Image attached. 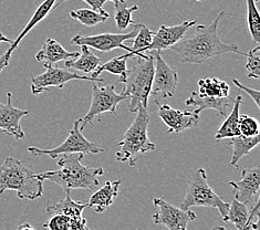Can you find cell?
Returning a JSON list of instances; mask_svg holds the SVG:
<instances>
[{"label": "cell", "mask_w": 260, "mask_h": 230, "mask_svg": "<svg viewBox=\"0 0 260 230\" xmlns=\"http://www.w3.org/2000/svg\"><path fill=\"white\" fill-rule=\"evenodd\" d=\"M197 92L202 95L210 97H226L229 96L231 88L229 85L218 78H204L197 82Z\"/></svg>", "instance_id": "cell-27"}, {"label": "cell", "mask_w": 260, "mask_h": 230, "mask_svg": "<svg viewBox=\"0 0 260 230\" xmlns=\"http://www.w3.org/2000/svg\"><path fill=\"white\" fill-rule=\"evenodd\" d=\"M126 63H127V59L119 55V57H115L113 59L109 60L108 62H105V63H102L93 73H92L91 77L98 78L100 77V74L102 72L105 71L119 77L120 78L119 81L122 83L126 77V72H127Z\"/></svg>", "instance_id": "cell-31"}, {"label": "cell", "mask_w": 260, "mask_h": 230, "mask_svg": "<svg viewBox=\"0 0 260 230\" xmlns=\"http://www.w3.org/2000/svg\"><path fill=\"white\" fill-rule=\"evenodd\" d=\"M190 207L216 208L222 218L228 213L229 204L222 201L210 187L207 182V174L204 169L195 171L188 180V187L181 204V208L189 209Z\"/></svg>", "instance_id": "cell-6"}, {"label": "cell", "mask_w": 260, "mask_h": 230, "mask_svg": "<svg viewBox=\"0 0 260 230\" xmlns=\"http://www.w3.org/2000/svg\"><path fill=\"white\" fill-rule=\"evenodd\" d=\"M154 57V76L152 88L150 92V96L153 97L154 102L159 104L164 100H169L172 96H174L176 88L178 74L175 69L166 63V61L163 59L162 54L159 51H151Z\"/></svg>", "instance_id": "cell-8"}, {"label": "cell", "mask_w": 260, "mask_h": 230, "mask_svg": "<svg viewBox=\"0 0 260 230\" xmlns=\"http://www.w3.org/2000/svg\"><path fill=\"white\" fill-rule=\"evenodd\" d=\"M43 227L50 230H89L86 226V219H76L66 215H52Z\"/></svg>", "instance_id": "cell-28"}, {"label": "cell", "mask_w": 260, "mask_h": 230, "mask_svg": "<svg viewBox=\"0 0 260 230\" xmlns=\"http://www.w3.org/2000/svg\"><path fill=\"white\" fill-rule=\"evenodd\" d=\"M157 114L165 125L169 127L167 133H181L185 129L195 128L200 124V115L194 112L176 110L169 104H157Z\"/></svg>", "instance_id": "cell-14"}, {"label": "cell", "mask_w": 260, "mask_h": 230, "mask_svg": "<svg viewBox=\"0 0 260 230\" xmlns=\"http://www.w3.org/2000/svg\"><path fill=\"white\" fill-rule=\"evenodd\" d=\"M239 132L244 136H255L259 134V122L249 115H239Z\"/></svg>", "instance_id": "cell-34"}, {"label": "cell", "mask_w": 260, "mask_h": 230, "mask_svg": "<svg viewBox=\"0 0 260 230\" xmlns=\"http://www.w3.org/2000/svg\"><path fill=\"white\" fill-rule=\"evenodd\" d=\"M255 2H259V0H255Z\"/></svg>", "instance_id": "cell-40"}, {"label": "cell", "mask_w": 260, "mask_h": 230, "mask_svg": "<svg viewBox=\"0 0 260 230\" xmlns=\"http://www.w3.org/2000/svg\"><path fill=\"white\" fill-rule=\"evenodd\" d=\"M70 17L74 20H78L85 27H94L98 23H102L110 18L109 12H98L93 9L82 8L70 11Z\"/></svg>", "instance_id": "cell-30"}, {"label": "cell", "mask_w": 260, "mask_h": 230, "mask_svg": "<svg viewBox=\"0 0 260 230\" xmlns=\"http://www.w3.org/2000/svg\"><path fill=\"white\" fill-rule=\"evenodd\" d=\"M15 190L21 200L35 201L43 194V180L23 161L7 157L0 165V195Z\"/></svg>", "instance_id": "cell-3"}, {"label": "cell", "mask_w": 260, "mask_h": 230, "mask_svg": "<svg viewBox=\"0 0 260 230\" xmlns=\"http://www.w3.org/2000/svg\"><path fill=\"white\" fill-rule=\"evenodd\" d=\"M114 85L101 86L96 83H92V100L88 113L82 119V126L86 124L93 123L94 117L100 116L103 113L116 114L117 105L120 102L126 100L124 94H117L114 90Z\"/></svg>", "instance_id": "cell-10"}, {"label": "cell", "mask_w": 260, "mask_h": 230, "mask_svg": "<svg viewBox=\"0 0 260 230\" xmlns=\"http://www.w3.org/2000/svg\"><path fill=\"white\" fill-rule=\"evenodd\" d=\"M11 97V92H7V102L0 103V130L5 134L14 136L16 140H22L24 132L20 121L23 116L30 113V111L15 108L12 105Z\"/></svg>", "instance_id": "cell-16"}, {"label": "cell", "mask_w": 260, "mask_h": 230, "mask_svg": "<svg viewBox=\"0 0 260 230\" xmlns=\"http://www.w3.org/2000/svg\"><path fill=\"white\" fill-rule=\"evenodd\" d=\"M153 205L155 208L152 215L154 223L163 225L170 230H185L189 221L197 218L194 211L176 207L163 198H154Z\"/></svg>", "instance_id": "cell-11"}, {"label": "cell", "mask_w": 260, "mask_h": 230, "mask_svg": "<svg viewBox=\"0 0 260 230\" xmlns=\"http://www.w3.org/2000/svg\"><path fill=\"white\" fill-rule=\"evenodd\" d=\"M196 23V20H190L184 21L182 23L176 24V26L171 27L162 24L156 32H154L152 42L151 45L147 47L146 53H150L154 50L162 52L163 50H166V49H170L172 46H174L176 42L183 39L185 34H186L191 27H194Z\"/></svg>", "instance_id": "cell-15"}, {"label": "cell", "mask_w": 260, "mask_h": 230, "mask_svg": "<svg viewBox=\"0 0 260 230\" xmlns=\"http://www.w3.org/2000/svg\"><path fill=\"white\" fill-rule=\"evenodd\" d=\"M114 4V20L119 31H124L128 28L129 24H133L132 14L139 9L138 5H133L132 7H128L126 0H111Z\"/></svg>", "instance_id": "cell-29"}, {"label": "cell", "mask_w": 260, "mask_h": 230, "mask_svg": "<svg viewBox=\"0 0 260 230\" xmlns=\"http://www.w3.org/2000/svg\"><path fill=\"white\" fill-rule=\"evenodd\" d=\"M12 41H14V40L7 38V37H6L3 32H0V45H2V43H4V42L5 43H9V45H11Z\"/></svg>", "instance_id": "cell-37"}, {"label": "cell", "mask_w": 260, "mask_h": 230, "mask_svg": "<svg viewBox=\"0 0 260 230\" xmlns=\"http://www.w3.org/2000/svg\"><path fill=\"white\" fill-rule=\"evenodd\" d=\"M247 63L246 70L248 71V78L251 79H260V45H256L249 52L246 54Z\"/></svg>", "instance_id": "cell-33"}, {"label": "cell", "mask_w": 260, "mask_h": 230, "mask_svg": "<svg viewBox=\"0 0 260 230\" xmlns=\"http://www.w3.org/2000/svg\"><path fill=\"white\" fill-rule=\"evenodd\" d=\"M235 98L229 96L226 97H210L202 95L197 91L191 92L190 96L185 101L186 107L194 109V113L200 115L204 110H214L222 119H225L229 111L232 110Z\"/></svg>", "instance_id": "cell-18"}, {"label": "cell", "mask_w": 260, "mask_h": 230, "mask_svg": "<svg viewBox=\"0 0 260 230\" xmlns=\"http://www.w3.org/2000/svg\"><path fill=\"white\" fill-rule=\"evenodd\" d=\"M150 125V113L147 108L140 105L136 111V116L127 128L123 139L117 143V147L120 151L115 153V159L121 163H128L133 167L136 165V160L141 156L148 152L155 150L156 145L148 139L147 130Z\"/></svg>", "instance_id": "cell-4"}, {"label": "cell", "mask_w": 260, "mask_h": 230, "mask_svg": "<svg viewBox=\"0 0 260 230\" xmlns=\"http://www.w3.org/2000/svg\"><path fill=\"white\" fill-rule=\"evenodd\" d=\"M55 3H57V0H45V2H43L39 7L36 9L35 14L32 15L31 18H30V20L26 24V27L23 28V30L19 34V36L17 37L16 40L12 41L10 47L8 48V50L6 51L3 55H0V73H2V71L5 69V68H7L9 65L11 54L18 48V46L20 45L21 40L37 26V24H38L40 21H42L49 14H50L51 10L54 8Z\"/></svg>", "instance_id": "cell-17"}, {"label": "cell", "mask_w": 260, "mask_h": 230, "mask_svg": "<svg viewBox=\"0 0 260 230\" xmlns=\"http://www.w3.org/2000/svg\"><path fill=\"white\" fill-rule=\"evenodd\" d=\"M83 128L84 127L82 126V119H79L73 123V126L70 130L69 136H68L67 140L62 144H60L59 146L54 148H51V150H42V148L39 147L30 146L28 147L27 151L30 154L35 155V156L45 155V156H49L53 159H55L59 155L62 154H98L104 152L103 147L94 144V143H92L84 138V135L82 133Z\"/></svg>", "instance_id": "cell-7"}, {"label": "cell", "mask_w": 260, "mask_h": 230, "mask_svg": "<svg viewBox=\"0 0 260 230\" xmlns=\"http://www.w3.org/2000/svg\"><path fill=\"white\" fill-rule=\"evenodd\" d=\"M46 71L40 76H31V93L34 95H39L42 92L51 90L50 88L63 89L64 85L72 80L91 81V82H104V79L80 76L76 72L68 71L62 68L54 65H45Z\"/></svg>", "instance_id": "cell-9"}, {"label": "cell", "mask_w": 260, "mask_h": 230, "mask_svg": "<svg viewBox=\"0 0 260 230\" xmlns=\"http://www.w3.org/2000/svg\"><path fill=\"white\" fill-rule=\"evenodd\" d=\"M233 83H234L235 85H237L240 90H244V91L247 93V94H248V95L252 98L253 102H255V104H256V107H257L258 109H260V104H259V91H258V90H252V89L248 88V86L241 84L237 79H233Z\"/></svg>", "instance_id": "cell-36"}, {"label": "cell", "mask_w": 260, "mask_h": 230, "mask_svg": "<svg viewBox=\"0 0 260 230\" xmlns=\"http://www.w3.org/2000/svg\"><path fill=\"white\" fill-rule=\"evenodd\" d=\"M85 207H88L86 203L74 202L71 200L70 194H67L64 200L53 205H49L46 211L48 215H66L68 217H71V218L82 219V213Z\"/></svg>", "instance_id": "cell-26"}, {"label": "cell", "mask_w": 260, "mask_h": 230, "mask_svg": "<svg viewBox=\"0 0 260 230\" xmlns=\"http://www.w3.org/2000/svg\"><path fill=\"white\" fill-rule=\"evenodd\" d=\"M80 47H81V52H80L76 60L71 59L64 61L66 68H72V69L81 71L83 73H93L102 64V59L92 52L90 50V47L85 45Z\"/></svg>", "instance_id": "cell-24"}, {"label": "cell", "mask_w": 260, "mask_h": 230, "mask_svg": "<svg viewBox=\"0 0 260 230\" xmlns=\"http://www.w3.org/2000/svg\"><path fill=\"white\" fill-rule=\"evenodd\" d=\"M79 54L80 52L77 51H67L57 40L48 38L45 43H43V46L38 51V53L36 54V60L38 62H42L43 67L54 65L60 61L76 59Z\"/></svg>", "instance_id": "cell-20"}, {"label": "cell", "mask_w": 260, "mask_h": 230, "mask_svg": "<svg viewBox=\"0 0 260 230\" xmlns=\"http://www.w3.org/2000/svg\"><path fill=\"white\" fill-rule=\"evenodd\" d=\"M84 154L71 153L62 154L55 158L60 169L38 174L42 180H51L62 188L66 194H70L73 189H95L99 183V176H102V167H91L81 164Z\"/></svg>", "instance_id": "cell-2"}, {"label": "cell", "mask_w": 260, "mask_h": 230, "mask_svg": "<svg viewBox=\"0 0 260 230\" xmlns=\"http://www.w3.org/2000/svg\"><path fill=\"white\" fill-rule=\"evenodd\" d=\"M224 222H231L238 230H256L258 229V219L251 216L250 207L248 205L234 198L229 204L228 213L222 218Z\"/></svg>", "instance_id": "cell-19"}, {"label": "cell", "mask_w": 260, "mask_h": 230, "mask_svg": "<svg viewBox=\"0 0 260 230\" xmlns=\"http://www.w3.org/2000/svg\"><path fill=\"white\" fill-rule=\"evenodd\" d=\"M228 186L233 188L237 201L251 207L256 202L260 201V167L256 166L251 170H243L241 179L238 182H228Z\"/></svg>", "instance_id": "cell-13"}, {"label": "cell", "mask_w": 260, "mask_h": 230, "mask_svg": "<svg viewBox=\"0 0 260 230\" xmlns=\"http://www.w3.org/2000/svg\"><path fill=\"white\" fill-rule=\"evenodd\" d=\"M19 229H23V228H28V229H32V227L29 225V223H24V225H22V226H19L18 227Z\"/></svg>", "instance_id": "cell-38"}, {"label": "cell", "mask_w": 260, "mask_h": 230, "mask_svg": "<svg viewBox=\"0 0 260 230\" xmlns=\"http://www.w3.org/2000/svg\"><path fill=\"white\" fill-rule=\"evenodd\" d=\"M244 103V98L243 96L237 95L235 97L234 104L232 107V110L229 111V113L225 117L224 122L218 128L217 133L215 135L216 141H220V140H225V139H231L234 138V136L240 135L239 132V110L241 104Z\"/></svg>", "instance_id": "cell-22"}, {"label": "cell", "mask_w": 260, "mask_h": 230, "mask_svg": "<svg viewBox=\"0 0 260 230\" xmlns=\"http://www.w3.org/2000/svg\"><path fill=\"white\" fill-rule=\"evenodd\" d=\"M121 185V180H108L100 189H98L93 195H92L86 206L94 208L95 213L102 214L107 210L111 205L113 204L114 198L119 195V188Z\"/></svg>", "instance_id": "cell-21"}, {"label": "cell", "mask_w": 260, "mask_h": 230, "mask_svg": "<svg viewBox=\"0 0 260 230\" xmlns=\"http://www.w3.org/2000/svg\"><path fill=\"white\" fill-rule=\"evenodd\" d=\"M133 26L135 28L127 34H101L95 36H83L79 34L71 39V45H85L101 52H110L114 50V49H123L126 52H131V48L125 46L124 42L129 39H133L138 35L139 23L134 22Z\"/></svg>", "instance_id": "cell-12"}, {"label": "cell", "mask_w": 260, "mask_h": 230, "mask_svg": "<svg viewBox=\"0 0 260 230\" xmlns=\"http://www.w3.org/2000/svg\"><path fill=\"white\" fill-rule=\"evenodd\" d=\"M66 2H69V0H60L59 3H55L54 7H58V6H60L61 4L66 3ZM81 2L86 3L92 9L98 11V12H102V14H104V12H107V11L103 9V6H104L105 3L109 2V0H81Z\"/></svg>", "instance_id": "cell-35"}, {"label": "cell", "mask_w": 260, "mask_h": 230, "mask_svg": "<svg viewBox=\"0 0 260 230\" xmlns=\"http://www.w3.org/2000/svg\"><path fill=\"white\" fill-rule=\"evenodd\" d=\"M225 15V11L219 12V15L209 26L195 24V32L193 35L188 38L181 39L170 48L172 51L176 52L181 57L182 63L202 64L209 59L228 52L247 54L241 52L235 43H224L219 39L217 34L218 23Z\"/></svg>", "instance_id": "cell-1"}, {"label": "cell", "mask_w": 260, "mask_h": 230, "mask_svg": "<svg viewBox=\"0 0 260 230\" xmlns=\"http://www.w3.org/2000/svg\"><path fill=\"white\" fill-rule=\"evenodd\" d=\"M260 143V134L255 136H244L237 135L231 138L228 142V145L233 147V156L231 159L232 167H238L239 160L246 155H248L253 148L257 147Z\"/></svg>", "instance_id": "cell-23"}, {"label": "cell", "mask_w": 260, "mask_h": 230, "mask_svg": "<svg viewBox=\"0 0 260 230\" xmlns=\"http://www.w3.org/2000/svg\"><path fill=\"white\" fill-rule=\"evenodd\" d=\"M136 63L126 72V77L122 82L124 86L121 92L128 100L127 107L132 113H136L140 105L147 108L154 76V57L152 53L144 58L136 57Z\"/></svg>", "instance_id": "cell-5"}, {"label": "cell", "mask_w": 260, "mask_h": 230, "mask_svg": "<svg viewBox=\"0 0 260 230\" xmlns=\"http://www.w3.org/2000/svg\"><path fill=\"white\" fill-rule=\"evenodd\" d=\"M247 22L251 38L256 45H260V16L255 0H246Z\"/></svg>", "instance_id": "cell-32"}, {"label": "cell", "mask_w": 260, "mask_h": 230, "mask_svg": "<svg viewBox=\"0 0 260 230\" xmlns=\"http://www.w3.org/2000/svg\"><path fill=\"white\" fill-rule=\"evenodd\" d=\"M154 32L148 28L146 24L143 23H139V32L134 37V40H127L126 42L131 45V52H126L124 54H122L121 57L123 58H136V57H141L144 58L146 57V50L147 47L151 45L152 38H153Z\"/></svg>", "instance_id": "cell-25"}, {"label": "cell", "mask_w": 260, "mask_h": 230, "mask_svg": "<svg viewBox=\"0 0 260 230\" xmlns=\"http://www.w3.org/2000/svg\"><path fill=\"white\" fill-rule=\"evenodd\" d=\"M196 2H203V0H196Z\"/></svg>", "instance_id": "cell-39"}]
</instances>
